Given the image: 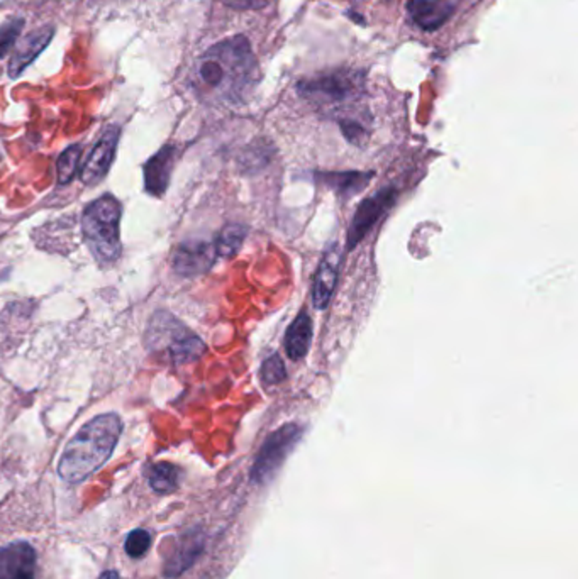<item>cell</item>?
Returning a JSON list of instances; mask_svg holds the SVG:
<instances>
[{"label":"cell","instance_id":"ba28073f","mask_svg":"<svg viewBox=\"0 0 578 579\" xmlns=\"http://www.w3.org/2000/svg\"><path fill=\"white\" fill-rule=\"evenodd\" d=\"M214 242L187 240L179 246L173 256V268L182 276H198L207 273L217 259Z\"/></svg>","mask_w":578,"mask_h":579},{"label":"cell","instance_id":"5b68a950","mask_svg":"<svg viewBox=\"0 0 578 579\" xmlns=\"http://www.w3.org/2000/svg\"><path fill=\"white\" fill-rule=\"evenodd\" d=\"M302 436H304V429L292 422L282 425L280 429L271 432L254 457L252 480L256 484H267L273 480L279 469L283 466L285 459L296 449Z\"/></svg>","mask_w":578,"mask_h":579},{"label":"cell","instance_id":"ac0fdd59","mask_svg":"<svg viewBox=\"0 0 578 579\" xmlns=\"http://www.w3.org/2000/svg\"><path fill=\"white\" fill-rule=\"evenodd\" d=\"M80 156H82V148L80 146H70L69 149H65L60 158H58V182L61 185L69 184L75 171L78 168L80 163Z\"/></svg>","mask_w":578,"mask_h":579},{"label":"cell","instance_id":"7c38bea8","mask_svg":"<svg viewBox=\"0 0 578 579\" xmlns=\"http://www.w3.org/2000/svg\"><path fill=\"white\" fill-rule=\"evenodd\" d=\"M173 159H175V151H173V148L167 146L146 163L144 185L151 195L160 197L165 194V190L169 186L171 168H173Z\"/></svg>","mask_w":578,"mask_h":579},{"label":"cell","instance_id":"8fae6325","mask_svg":"<svg viewBox=\"0 0 578 579\" xmlns=\"http://www.w3.org/2000/svg\"><path fill=\"white\" fill-rule=\"evenodd\" d=\"M314 338V324L309 312L300 311L285 332V353L292 361H300L309 353Z\"/></svg>","mask_w":578,"mask_h":579},{"label":"cell","instance_id":"d6986e66","mask_svg":"<svg viewBox=\"0 0 578 579\" xmlns=\"http://www.w3.org/2000/svg\"><path fill=\"white\" fill-rule=\"evenodd\" d=\"M260 378L265 386L279 384L287 378V367L279 354H271L260 367Z\"/></svg>","mask_w":578,"mask_h":579},{"label":"cell","instance_id":"9a60e30c","mask_svg":"<svg viewBox=\"0 0 578 579\" xmlns=\"http://www.w3.org/2000/svg\"><path fill=\"white\" fill-rule=\"evenodd\" d=\"M169 346L173 361L179 365L188 363L192 359H198L202 354L206 353L204 342L198 339L197 336L188 334L185 329L180 330L179 334H175V338Z\"/></svg>","mask_w":578,"mask_h":579},{"label":"cell","instance_id":"9c48e42d","mask_svg":"<svg viewBox=\"0 0 578 579\" xmlns=\"http://www.w3.org/2000/svg\"><path fill=\"white\" fill-rule=\"evenodd\" d=\"M339 267H341V249L338 244H331L321 258V263L314 275L312 283V303L317 311H325L331 303L338 285Z\"/></svg>","mask_w":578,"mask_h":579},{"label":"cell","instance_id":"3957f363","mask_svg":"<svg viewBox=\"0 0 578 579\" xmlns=\"http://www.w3.org/2000/svg\"><path fill=\"white\" fill-rule=\"evenodd\" d=\"M123 432L114 413H104L85 424L61 454L58 475L67 483H80L107 463Z\"/></svg>","mask_w":578,"mask_h":579},{"label":"cell","instance_id":"603a6c76","mask_svg":"<svg viewBox=\"0 0 578 579\" xmlns=\"http://www.w3.org/2000/svg\"><path fill=\"white\" fill-rule=\"evenodd\" d=\"M100 579H119V576H117L115 573H113V571H109V573H104V574L100 576Z\"/></svg>","mask_w":578,"mask_h":579},{"label":"cell","instance_id":"7402d4cb","mask_svg":"<svg viewBox=\"0 0 578 579\" xmlns=\"http://www.w3.org/2000/svg\"><path fill=\"white\" fill-rule=\"evenodd\" d=\"M223 2L238 11H260V9H265L271 0H223Z\"/></svg>","mask_w":578,"mask_h":579},{"label":"cell","instance_id":"44dd1931","mask_svg":"<svg viewBox=\"0 0 578 579\" xmlns=\"http://www.w3.org/2000/svg\"><path fill=\"white\" fill-rule=\"evenodd\" d=\"M21 29H23V21H19V19L0 29V58L4 57L13 48L15 40L19 38Z\"/></svg>","mask_w":578,"mask_h":579},{"label":"cell","instance_id":"e0dca14e","mask_svg":"<svg viewBox=\"0 0 578 579\" xmlns=\"http://www.w3.org/2000/svg\"><path fill=\"white\" fill-rule=\"evenodd\" d=\"M179 476H180L179 467L173 466L170 463H158L151 467L150 484L156 493H171L179 486Z\"/></svg>","mask_w":578,"mask_h":579},{"label":"cell","instance_id":"6da1fadb","mask_svg":"<svg viewBox=\"0 0 578 579\" xmlns=\"http://www.w3.org/2000/svg\"><path fill=\"white\" fill-rule=\"evenodd\" d=\"M0 579H58L46 507L21 500L0 505Z\"/></svg>","mask_w":578,"mask_h":579},{"label":"cell","instance_id":"8992f818","mask_svg":"<svg viewBox=\"0 0 578 579\" xmlns=\"http://www.w3.org/2000/svg\"><path fill=\"white\" fill-rule=\"evenodd\" d=\"M397 195H399V192L395 188L387 186V188L379 190L377 194H373L372 197L362 200V204L358 205L356 213L353 215L352 224L348 227L346 251H353L362 240H365V236L375 227L381 217L394 207Z\"/></svg>","mask_w":578,"mask_h":579},{"label":"cell","instance_id":"5bb4252c","mask_svg":"<svg viewBox=\"0 0 578 579\" xmlns=\"http://www.w3.org/2000/svg\"><path fill=\"white\" fill-rule=\"evenodd\" d=\"M319 182L335 190L341 197H353L367 188L373 173L368 171H341V173H319Z\"/></svg>","mask_w":578,"mask_h":579},{"label":"cell","instance_id":"ffe728a7","mask_svg":"<svg viewBox=\"0 0 578 579\" xmlns=\"http://www.w3.org/2000/svg\"><path fill=\"white\" fill-rule=\"evenodd\" d=\"M151 546V534L148 530H142V529H138V530H133L129 536L126 537V542H124V551H126L129 557H142L148 549Z\"/></svg>","mask_w":578,"mask_h":579},{"label":"cell","instance_id":"277c9868","mask_svg":"<svg viewBox=\"0 0 578 579\" xmlns=\"http://www.w3.org/2000/svg\"><path fill=\"white\" fill-rule=\"evenodd\" d=\"M121 204L111 197H100L85 209L82 231L92 255L102 263H113L121 256Z\"/></svg>","mask_w":578,"mask_h":579},{"label":"cell","instance_id":"52a82bcc","mask_svg":"<svg viewBox=\"0 0 578 579\" xmlns=\"http://www.w3.org/2000/svg\"><path fill=\"white\" fill-rule=\"evenodd\" d=\"M465 2L466 0H408L406 13L416 28L424 32H436L452 23Z\"/></svg>","mask_w":578,"mask_h":579},{"label":"cell","instance_id":"2e32d148","mask_svg":"<svg viewBox=\"0 0 578 579\" xmlns=\"http://www.w3.org/2000/svg\"><path fill=\"white\" fill-rule=\"evenodd\" d=\"M248 236V227L243 224H229L221 231L216 240V249L219 258H233L240 253L243 242Z\"/></svg>","mask_w":578,"mask_h":579},{"label":"cell","instance_id":"7a4b0ae2","mask_svg":"<svg viewBox=\"0 0 578 579\" xmlns=\"http://www.w3.org/2000/svg\"><path fill=\"white\" fill-rule=\"evenodd\" d=\"M256 78L258 63L252 46L241 36L214 44L196 65L198 86L223 99H240L253 88Z\"/></svg>","mask_w":578,"mask_h":579},{"label":"cell","instance_id":"4fadbf2b","mask_svg":"<svg viewBox=\"0 0 578 579\" xmlns=\"http://www.w3.org/2000/svg\"><path fill=\"white\" fill-rule=\"evenodd\" d=\"M51 38H53V29L51 28L40 29V31L29 34L28 38L15 50V55L11 59V65H9L11 77H17L26 70L42 50L50 44Z\"/></svg>","mask_w":578,"mask_h":579},{"label":"cell","instance_id":"30bf717a","mask_svg":"<svg viewBox=\"0 0 578 579\" xmlns=\"http://www.w3.org/2000/svg\"><path fill=\"white\" fill-rule=\"evenodd\" d=\"M117 141H119V128L111 126L102 132L99 141L90 151V155L84 163L82 173H80V178L84 184L96 185L106 178V175L109 173V168L113 165Z\"/></svg>","mask_w":578,"mask_h":579}]
</instances>
